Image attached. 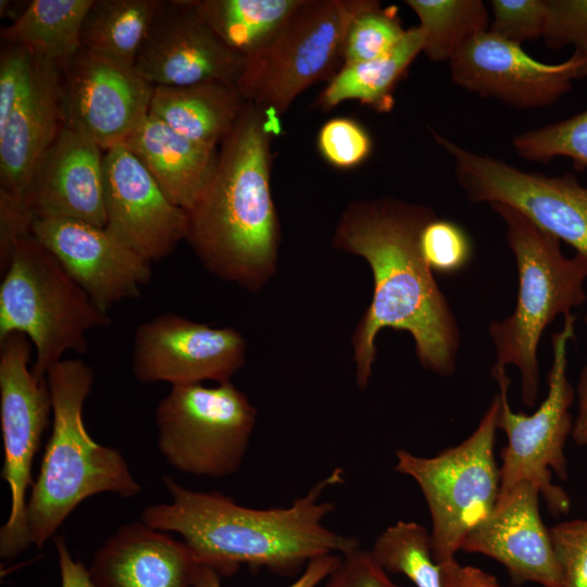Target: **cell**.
Here are the masks:
<instances>
[{
    "label": "cell",
    "mask_w": 587,
    "mask_h": 587,
    "mask_svg": "<svg viewBox=\"0 0 587 587\" xmlns=\"http://www.w3.org/2000/svg\"><path fill=\"white\" fill-rule=\"evenodd\" d=\"M436 216L427 205L380 197L349 204L337 223L333 246L363 258L374 282L351 339L360 389L370 383L375 339L385 328L410 334L426 371L444 377L455 372L460 327L420 250L421 230Z\"/></svg>",
    "instance_id": "1"
},
{
    "label": "cell",
    "mask_w": 587,
    "mask_h": 587,
    "mask_svg": "<svg viewBox=\"0 0 587 587\" xmlns=\"http://www.w3.org/2000/svg\"><path fill=\"white\" fill-rule=\"evenodd\" d=\"M342 474L337 467L290 505L270 509L241 505L218 491L192 490L164 475L172 500L147 507L141 521L178 534L197 562L220 576H229L241 565L291 576L317 557L344 555L360 548L357 537L338 534L323 523L335 504L322 495L341 484Z\"/></svg>",
    "instance_id": "2"
},
{
    "label": "cell",
    "mask_w": 587,
    "mask_h": 587,
    "mask_svg": "<svg viewBox=\"0 0 587 587\" xmlns=\"http://www.w3.org/2000/svg\"><path fill=\"white\" fill-rule=\"evenodd\" d=\"M279 117L247 101L221 143L213 175L187 212L186 241L221 279L259 291L276 273L279 221L271 192V143Z\"/></svg>",
    "instance_id": "3"
},
{
    "label": "cell",
    "mask_w": 587,
    "mask_h": 587,
    "mask_svg": "<svg viewBox=\"0 0 587 587\" xmlns=\"http://www.w3.org/2000/svg\"><path fill=\"white\" fill-rule=\"evenodd\" d=\"M46 379L52 429L27 501L29 541L38 548L85 499L103 492L130 498L141 490L122 453L95 441L85 427L83 410L95 382L92 367L80 359H63Z\"/></svg>",
    "instance_id": "4"
},
{
    "label": "cell",
    "mask_w": 587,
    "mask_h": 587,
    "mask_svg": "<svg viewBox=\"0 0 587 587\" xmlns=\"http://www.w3.org/2000/svg\"><path fill=\"white\" fill-rule=\"evenodd\" d=\"M504 222L505 239L517 270L513 312L492 321L488 334L495 350L494 369L516 367L521 399L533 408L539 394L538 348L545 329L587 300V259L563 254L560 240L524 214L503 203L489 204Z\"/></svg>",
    "instance_id": "5"
},
{
    "label": "cell",
    "mask_w": 587,
    "mask_h": 587,
    "mask_svg": "<svg viewBox=\"0 0 587 587\" xmlns=\"http://www.w3.org/2000/svg\"><path fill=\"white\" fill-rule=\"evenodd\" d=\"M111 324L58 259L32 234L15 245L0 285V341L13 333L35 348L33 372L46 377L64 353H85L89 332Z\"/></svg>",
    "instance_id": "6"
},
{
    "label": "cell",
    "mask_w": 587,
    "mask_h": 587,
    "mask_svg": "<svg viewBox=\"0 0 587 587\" xmlns=\"http://www.w3.org/2000/svg\"><path fill=\"white\" fill-rule=\"evenodd\" d=\"M499 412L498 394L467 438L434 457L396 451L394 470L412 478L426 501L438 564L454 560L467 534L495 509L500 489L495 458Z\"/></svg>",
    "instance_id": "7"
},
{
    "label": "cell",
    "mask_w": 587,
    "mask_h": 587,
    "mask_svg": "<svg viewBox=\"0 0 587 587\" xmlns=\"http://www.w3.org/2000/svg\"><path fill=\"white\" fill-rule=\"evenodd\" d=\"M374 0H303L261 48L245 55L236 84L246 101L278 117L307 88L344 65L348 28Z\"/></svg>",
    "instance_id": "8"
},
{
    "label": "cell",
    "mask_w": 587,
    "mask_h": 587,
    "mask_svg": "<svg viewBox=\"0 0 587 587\" xmlns=\"http://www.w3.org/2000/svg\"><path fill=\"white\" fill-rule=\"evenodd\" d=\"M576 316H564L562 328L551 336L552 363L549 370L548 392L532 414L514 412L509 403L511 384L505 370L490 369L499 386L500 412L498 428L507 436L501 450L500 489L498 499L517 484H533L553 516L567 514L571 499L567 492L552 482V473L561 480L569 477L565 446L571 437L573 420L571 408L575 391L567 376L569 344L575 336ZM497 499V500H498Z\"/></svg>",
    "instance_id": "9"
},
{
    "label": "cell",
    "mask_w": 587,
    "mask_h": 587,
    "mask_svg": "<svg viewBox=\"0 0 587 587\" xmlns=\"http://www.w3.org/2000/svg\"><path fill=\"white\" fill-rule=\"evenodd\" d=\"M257 417L232 380L172 386L155 410L158 448L179 472L225 478L240 469Z\"/></svg>",
    "instance_id": "10"
},
{
    "label": "cell",
    "mask_w": 587,
    "mask_h": 587,
    "mask_svg": "<svg viewBox=\"0 0 587 587\" xmlns=\"http://www.w3.org/2000/svg\"><path fill=\"white\" fill-rule=\"evenodd\" d=\"M453 160L455 180L471 203H503L587 259V186L573 174L549 176L463 148L432 130Z\"/></svg>",
    "instance_id": "11"
},
{
    "label": "cell",
    "mask_w": 587,
    "mask_h": 587,
    "mask_svg": "<svg viewBox=\"0 0 587 587\" xmlns=\"http://www.w3.org/2000/svg\"><path fill=\"white\" fill-rule=\"evenodd\" d=\"M32 342L13 333L0 341V423L4 460L1 478L10 488L11 508L0 529V555L14 559L30 546L26 495L32 465L52 416L46 377L29 366Z\"/></svg>",
    "instance_id": "12"
},
{
    "label": "cell",
    "mask_w": 587,
    "mask_h": 587,
    "mask_svg": "<svg viewBox=\"0 0 587 587\" xmlns=\"http://www.w3.org/2000/svg\"><path fill=\"white\" fill-rule=\"evenodd\" d=\"M246 354V340L235 328L213 327L165 312L135 329L132 372L145 384H218L230 380L243 366Z\"/></svg>",
    "instance_id": "13"
},
{
    "label": "cell",
    "mask_w": 587,
    "mask_h": 587,
    "mask_svg": "<svg viewBox=\"0 0 587 587\" xmlns=\"http://www.w3.org/2000/svg\"><path fill=\"white\" fill-rule=\"evenodd\" d=\"M154 86L135 66L80 49L62 70V125L104 151L122 145L149 114Z\"/></svg>",
    "instance_id": "14"
},
{
    "label": "cell",
    "mask_w": 587,
    "mask_h": 587,
    "mask_svg": "<svg viewBox=\"0 0 587 587\" xmlns=\"http://www.w3.org/2000/svg\"><path fill=\"white\" fill-rule=\"evenodd\" d=\"M449 68L457 86L524 110L554 104L573 80L587 77V62L574 52L561 63H542L489 30L471 38Z\"/></svg>",
    "instance_id": "15"
},
{
    "label": "cell",
    "mask_w": 587,
    "mask_h": 587,
    "mask_svg": "<svg viewBox=\"0 0 587 587\" xmlns=\"http://www.w3.org/2000/svg\"><path fill=\"white\" fill-rule=\"evenodd\" d=\"M104 229L145 260L168 257L186 239L188 215L125 145L104 151Z\"/></svg>",
    "instance_id": "16"
},
{
    "label": "cell",
    "mask_w": 587,
    "mask_h": 587,
    "mask_svg": "<svg viewBox=\"0 0 587 587\" xmlns=\"http://www.w3.org/2000/svg\"><path fill=\"white\" fill-rule=\"evenodd\" d=\"M32 235L61 263L91 301L109 313L116 303L141 296L151 263L104 227L55 216L36 217Z\"/></svg>",
    "instance_id": "17"
},
{
    "label": "cell",
    "mask_w": 587,
    "mask_h": 587,
    "mask_svg": "<svg viewBox=\"0 0 587 587\" xmlns=\"http://www.w3.org/2000/svg\"><path fill=\"white\" fill-rule=\"evenodd\" d=\"M245 57L224 45L197 16L190 1H165L135 68L153 86L207 82L236 85Z\"/></svg>",
    "instance_id": "18"
},
{
    "label": "cell",
    "mask_w": 587,
    "mask_h": 587,
    "mask_svg": "<svg viewBox=\"0 0 587 587\" xmlns=\"http://www.w3.org/2000/svg\"><path fill=\"white\" fill-rule=\"evenodd\" d=\"M539 490L517 484L465 537L461 550L489 557L505 567L514 585L562 587V572L550 529L539 511Z\"/></svg>",
    "instance_id": "19"
},
{
    "label": "cell",
    "mask_w": 587,
    "mask_h": 587,
    "mask_svg": "<svg viewBox=\"0 0 587 587\" xmlns=\"http://www.w3.org/2000/svg\"><path fill=\"white\" fill-rule=\"evenodd\" d=\"M104 150L61 126L37 163L26 197L34 217H67L104 227Z\"/></svg>",
    "instance_id": "20"
},
{
    "label": "cell",
    "mask_w": 587,
    "mask_h": 587,
    "mask_svg": "<svg viewBox=\"0 0 587 587\" xmlns=\"http://www.w3.org/2000/svg\"><path fill=\"white\" fill-rule=\"evenodd\" d=\"M61 77V67L35 55L30 82L0 127V192L25 207L35 167L62 126Z\"/></svg>",
    "instance_id": "21"
},
{
    "label": "cell",
    "mask_w": 587,
    "mask_h": 587,
    "mask_svg": "<svg viewBox=\"0 0 587 587\" xmlns=\"http://www.w3.org/2000/svg\"><path fill=\"white\" fill-rule=\"evenodd\" d=\"M198 566L183 540L140 520L107 538L88 573L95 587H193Z\"/></svg>",
    "instance_id": "22"
},
{
    "label": "cell",
    "mask_w": 587,
    "mask_h": 587,
    "mask_svg": "<svg viewBox=\"0 0 587 587\" xmlns=\"http://www.w3.org/2000/svg\"><path fill=\"white\" fill-rule=\"evenodd\" d=\"M123 145L147 168L164 195L186 212L207 188L218 153L180 135L150 112Z\"/></svg>",
    "instance_id": "23"
},
{
    "label": "cell",
    "mask_w": 587,
    "mask_h": 587,
    "mask_svg": "<svg viewBox=\"0 0 587 587\" xmlns=\"http://www.w3.org/2000/svg\"><path fill=\"white\" fill-rule=\"evenodd\" d=\"M246 102L236 85L224 82L154 86L149 112L191 141L216 150Z\"/></svg>",
    "instance_id": "24"
},
{
    "label": "cell",
    "mask_w": 587,
    "mask_h": 587,
    "mask_svg": "<svg viewBox=\"0 0 587 587\" xmlns=\"http://www.w3.org/2000/svg\"><path fill=\"white\" fill-rule=\"evenodd\" d=\"M93 0H33L2 28L1 40L26 47L63 70L82 49V29Z\"/></svg>",
    "instance_id": "25"
},
{
    "label": "cell",
    "mask_w": 587,
    "mask_h": 587,
    "mask_svg": "<svg viewBox=\"0 0 587 587\" xmlns=\"http://www.w3.org/2000/svg\"><path fill=\"white\" fill-rule=\"evenodd\" d=\"M422 49L423 34L419 26L408 28L387 54L342 66L317 97V107L329 111L344 101L359 100L379 112L389 111L395 87Z\"/></svg>",
    "instance_id": "26"
},
{
    "label": "cell",
    "mask_w": 587,
    "mask_h": 587,
    "mask_svg": "<svg viewBox=\"0 0 587 587\" xmlns=\"http://www.w3.org/2000/svg\"><path fill=\"white\" fill-rule=\"evenodd\" d=\"M164 4L162 0H93L84 21L82 48L134 66Z\"/></svg>",
    "instance_id": "27"
},
{
    "label": "cell",
    "mask_w": 587,
    "mask_h": 587,
    "mask_svg": "<svg viewBox=\"0 0 587 587\" xmlns=\"http://www.w3.org/2000/svg\"><path fill=\"white\" fill-rule=\"evenodd\" d=\"M197 16L243 57L265 45L303 0H189Z\"/></svg>",
    "instance_id": "28"
},
{
    "label": "cell",
    "mask_w": 587,
    "mask_h": 587,
    "mask_svg": "<svg viewBox=\"0 0 587 587\" xmlns=\"http://www.w3.org/2000/svg\"><path fill=\"white\" fill-rule=\"evenodd\" d=\"M420 21L422 52L434 62L450 61L474 36L488 30L482 0H405Z\"/></svg>",
    "instance_id": "29"
},
{
    "label": "cell",
    "mask_w": 587,
    "mask_h": 587,
    "mask_svg": "<svg viewBox=\"0 0 587 587\" xmlns=\"http://www.w3.org/2000/svg\"><path fill=\"white\" fill-rule=\"evenodd\" d=\"M370 551L388 574H402L415 587H444L430 532L414 521H398L385 528Z\"/></svg>",
    "instance_id": "30"
},
{
    "label": "cell",
    "mask_w": 587,
    "mask_h": 587,
    "mask_svg": "<svg viewBox=\"0 0 587 587\" xmlns=\"http://www.w3.org/2000/svg\"><path fill=\"white\" fill-rule=\"evenodd\" d=\"M512 146L527 161L548 163L570 159L576 168H587V108L567 118L515 135Z\"/></svg>",
    "instance_id": "31"
},
{
    "label": "cell",
    "mask_w": 587,
    "mask_h": 587,
    "mask_svg": "<svg viewBox=\"0 0 587 587\" xmlns=\"http://www.w3.org/2000/svg\"><path fill=\"white\" fill-rule=\"evenodd\" d=\"M407 29L397 7L382 8L373 3L351 22L344 45V65L377 59L390 52Z\"/></svg>",
    "instance_id": "32"
},
{
    "label": "cell",
    "mask_w": 587,
    "mask_h": 587,
    "mask_svg": "<svg viewBox=\"0 0 587 587\" xmlns=\"http://www.w3.org/2000/svg\"><path fill=\"white\" fill-rule=\"evenodd\" d=\"M422 257L433 273L451 274L462 270L472 257V243L457 223L432 218L420 234Z\"/></svg>",
    "instance_id": "33"
},
{
    "label": "cell",
    "mask_w": 587,
    "mask_h": 587,
    "mask_svg": "<svg viewBox=\"0 0 587 587\" xmlns=\"http://www.w3.org/2000/svg\"><path fill=\"white\" fill-rule=\"evenodd\" d=\"M317 147L323 158L339 168H351L370 155L372 139L355 121L335 117L327 121L317 135Z\"/></svg>",
    "instance_id": "34"
},
{
    "label": "cell",
    "mask_w": 587,
    "mask_h": 587,
    "mask_svg": "<svg viewBox=\"0 0 587 587\" xmlns=\"http://www.w3.org/2000/svg\"><path fill=\"white\" fill-rule=\"evenodd\" d=\"M489 3L492 11L489 32L520 46L542 37L546 0H491Z\"/></svg>",
    "instance_id": "35"
},
{
    "label": "cell",
    "mask_w": 587,
    "mask_h": 587,
    "mask_svg": "<svg viewBox=\"0 0 587 587\" xmlns=\"http://www.w3.org/2000/svg\"><path fill=\"white\" fill-rule=\"evenodd\" d=\"M542 38L552 50L573 46L587 62V0H546Z\"/></svg>",
    "instance_id": "36"
},
{
    "label": "cell",
    "mask_w": 587,
    "mask_h": 587,
    "mask_svg": "<svg viewBox=\"0 0 587 587\" xmlns=\"http://www.w3.org/2000/svg\"><path fill=\"white\" fill-rule=\"evenodd\" d=\"M550 533L562 572V587H587V519L560 522Z\"/></svg>",
    "instance_id": "37"
},
{
    "label": "cell",
    "mask_w": 587,
    "mask_h": 587,
    "mask_svg": "<svg viewBox=\"0 0 587 587\" xmlns=\"http://www.w3.org/2000/svg\"><path fill=\"white\" fill-rule=\"evenodd\" d=\"M35 55L26 47L5 43L0 53V127L26 90L34 70Z\"/></svg>",
    "instance_id": "38"
},
{
    "label": "cell",
    "mask_w": 587,
    "mask_h": 587,
    "mask_svg": "<svg viewBox=\"0 0 587 587\" xmlns=\"http://www.w3.org/2000/svg\"><path fill=\"white\" fill-rule=\"evenodd\" d=\"M324 587H402L396 584L370 550L358 548L341 555Z\"/></svg>",
    "instance_id": "39"
},
{
    "label": "cell",
    "mask_w": 587,
    "mask_h": 587,
    "mask_svg": "<svg viewBox=\"0 0 587 587\" xmlns=\"http://www.w3.org/2000/svg\"><path fill=\"white\" fill-rule=\"evenodd\" d=\"M35 217L22 203L0 192V271L8 268L17 241L32 234Z\"/></svg>",
    "instance_id": "40"
},
{
    "label": "cell",
    "mask_w": 587,
    "mask_h": 587,
    "mask_svg": "<svg viewBox=\"0 0 587 587\" xmlns=\"http://www.w3.org/2000/svg\"><path fill=\"white\" fill-rule=\"evenodd\" d=\"M340 554H326L310 561L302 573L287 587H316L338 565ZM220 574L212 567L199 564L193 587H222Z\"/></svg>",
    "instance_id": "41"
},
{
    "label": "cell",
    "mask_w": 587,
    "mask_h": 587,
    "mask_svg": "<svg viewBox=\"0 0 587 587\" xmlns=\"http://www.w3.org/2000/svg\"><path fill=\"white\" fill-rule=\"evenodd\" d=\"M439 566L444 587H515L502 586L488 572L472 565H461L455 559Z\"/></svg>",
    "instance_id": "42"
},
{
    "label": "cell",
    "mask_w": 587,
    "mask_h": 587,
    "mask_svg": "<svg viewBox=\"0 0 587 587\" xmlns=\"http://www.w3.org/2000/svg\"><path fill=\"white\" fill-rule=\"evenodd\" d=\"M55 551L61 575L62 587H95L88 570L74 560L68 550L66 540L62 536L54 538Z\"/></svg>",
    "instance_id": "43"
},
{
    "label": "cell",
    "mask_w": 587,
    "mask_h": 587,
    "mask_svg": "<svg viewBox=\"0 0 587 587\" xmlns=\"http://www.w3.org/2000/svg\"><path fill=\"white\" fill-rule=\"evenodd\" d=\"M575 396L577 412L573 420L571 438L577 446L587 447V363L579 372Z\"/></svg>",
    "instance_id": "44"
},
{
    "label": "cell",
    "mask_w": 587,
    "mask_h": 587,
    "mask_svg": "<svg viewBox=\"0 0 587 587\" xmlns=\"http://www.w3.org/2000/svg\"><path fill=\"white\" fill-rule=\"evenodd\" d=\"M584 323L587 326V312L584 314Z\"/></svg>",
    "instance_id": "45"
}]
</instances>
